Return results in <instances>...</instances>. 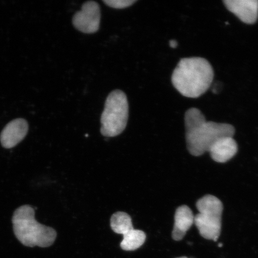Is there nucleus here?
Listing matches in <instances>:
<instances>
[{
	"label": "nucleus",
	"instance_id": "nucleus-13",
	"mask_svg": "<svg viewBox=\"0 0 258 258\" xmlns=\"http://www.w3.org/2000/svg\"><path fill=\"white\" fill-rule=\"evenodd\" d=\"M170 47L176 48L177 46V42L176 40H172L169 41Z\"/></svg>",
	"mask_w": 258,
	"mask_h": 258
},
{
	"label": "nucleus",
	"instance_id": "nucleus-12",
	"mask_svg": "<svg viewBox=\"0 0 258 258\" xmlns=\"http://www.w3.org/2000/svg\"><path fill=\"white\" fill-rule=\"evenodd\" d=\"M137 2V0H104L103 1L109 7L117 9L130 7Z\"/></svg>",
	"mask_w": 258,
	"mask_h": 258
},
{
	"label": "nucleus",
	"instance_id": "nucleus-3",
	"mask_svg": "<svg viewBox=\"0 0 258 258\" xmlns=\"http://www.w3.org/2000/svg\"><path fill=\"white\" fill-rule=\"evenodd\" d=\"M12 222L16 237L25 246L47 247L56 240V231L38 222L35 219V210L30 205L16 209Z\"/></svg>",
	"mask_w": 258,
	"mask_h": 258
},
{
	"label": "nucleus",
	"instance_id": "nucleus-5",
	"mask_svg": "<svg viewBox=\"0 0 258 258\" xmlns=\"http://www.w3.org/2000/svg\"><path fill=\"white\" fill-rule=\"evenodd\" d=\"M196 207L199 214L195 217V224L200 234L217 241L221 234L223 204L217 197L206 195L199 200Z\"/></svg>",
	"mask_w": 258,
	"mask_h": 258
},
{
	"label": "nucleus",
	"instance_id": "nucleus-10",
	"mask_svg": "<svg viewBox=\"0 0 258 258\" xmlns=\"http://www.w3.org/2000/svg\"><path fill=\"white\" fill-rule=\"evenodd\" d=\"M238 151V145L233 137L219 139L210 148L209 152L216 162L225 163L231 160Z\"/></svg>",
	"mask_w": 258,
	"mask_h": 258
},
{
	"label": "nucleus",
	"instance_id": "nucleus-11",
	"mask_svg": "<svg viewBox=\"0 0 258 258\" xmlns=\"http://www.w3.org/2000/svg\"><path fill=\"white\" fill-rule=\"evenodd\" d=\"M195 217L188 206L183 205L176 209L172 231L173 240L180 241L183 239L186 232L195 224Z\"/></svg>",
	"mask_w": 258,
	"mask_h": 258
},
{
	"label": "nucleus",
	"instance_id": "nucleus-8",
	"mask_svg": "<svg viewBox=\"0 0 258 258\" xmlns=\"http://www.w3.org/2000/svg\"><path fill=\"white\" fill-rule=\"evenodd\" d=\"M223 2L226 8L244 23L253 24L257 20V0H225Z\"/></svg>",
	"mask_w": 258,
	"mask_h": 258
},
{
	"label": "nucleus",
	"instance_id": "nucleus-1",
	"mask_svg": "<svg viewBox=\"0 0 258 258\" xmlns=\"http://www.w3.org/2000/svg\"><path fill=\"white\" fill-rule=\"evenodd\" d=\"M186 146L194 156H202L216 141L233 137L235 128L230 124L208 121L200 109L191 108L185 115Z\"/></svg>",
	"mask_w": 258,
	"mask_h": 258
},
{
	"label": "nucleus",
	"instance_id": "nucleus-6",
	"mask_svg": "<svg viewBox=\"0 0 258 258\" xmlns=\"http://www.w3.org/2000/svg\"><path fill=\"white\" fill-rule=\"evenodd\" d=\"M111 227L115 233L123 235V240L120 243L122 250H137L143 246L146 240V234L144 231L134 228L132 218L126 213L118 212L113 215Z\"/></svg>",
	"mask_w": 258,
	"mask_h": 258
},
{
	"label": "nucleus",
	"instance_id": "nucleus-7",
	"mask_svg": "<svg viewBox=\"0 0 258 258\" xmlns=\"http://www.w3.org/2000/svg\"><path fill=\"white\" fill-rule=\"evenodd\" d=\"M101 9L98 3L87 2L82 10L74 15L73 23L77 30L86 34H93L98 31L101 22Z\"/></svg>",
	"mask_w": 258,
	"mask_h": 258
},
{
	"label": "nucleus",
	"instance_id": "nucleus-14",
	"mask_svg": "<svg viewBox=\"0 0 258 258\" xmlns=\"http://www.w3.org/2000/svg\"><path fill=\"white\" fill-rule=\"evenodd\" d=\"M222 243H220L219 244V247H222Z\"/></svg>",
	"mask_w": 258,
	"mask_h": 258
},
{
	"label": "nucleus",
	"instance_id": "nucleus-2",
	"mask_svg": "<svg viewBox=\"0 0 258 258\" xmlns=\"http://www.w3.org/2000/svg\"><path fill=\"white\" fill-rule=\"evenodd\" d=\"M214 77V69L205 58H183L173 71L172 82L180 94L197 98L207 92Z\"/></svg>",
	"mask_w": 258,
	"mask_h": 258
},
{
	"label": "nucleus",
	"instance_id": "nucleus-9",
	"mask_svg": "<svg viewBox=\"0 0 258 258\" xmlns=\"http://www.w3.org/2000/svg\"><path fill=\"white\" fill-rule=\"evenodd\" d=\"M28 123L23 118H17L9 122L0 135V141L5 148H12L24 140L28 132Z\"/></svg>",
	"mask_w": 258,
	"mask_h": 258
},
{
	"label": "nucleus",
	"instance_id": "nucleus-15",
	"mask_svg": "<svg viewBox=\"0 0 258 258\" xmlns=\"http://www.w3.org/2000/svg\"><path fill=\"white\" fill-rule=\"evenodd\" d=\"M177 258H188V257H177Z\"/></svg>",
	"mask_w": 258,
	"mask_h": 258
},
{
	"label": "nucleus",
	"instance_id": "nucleus-4",
	"mask_svg": "<svg viewBox=\"0 0 258 258\" xmlns=\"http://www.w3.org/2000/svg\"><path fill=\"white\" fill-rule=\"evenodd\" d=\"M128 118V104L125 93L120 90L110 93L106 98L101 122L103 136L115 137L124 131Z\"/></svg>",
	"mask_w": 258,
	"mask_h": 258
}]
</instances>
